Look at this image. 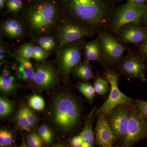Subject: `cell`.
Listing matches in <instances>:
<instances>
[{"mask_svg":"<svg viewBox=\"0 0 147 147\" xmlns=\"http://www.w3.org/2000/svg\"><path fill=\"white\" fill-rule=\"evenodd\" d=\"M117 34L121 42L137 45L147 39V28L140 24H127Z\"/></svg>","mask_w":147,"mask_h":147,"instance_id":"obj_13","label":"cell"},{"mask_svg":"<svg viewBox=\"0 0 147 147\" xmlns=\"http://www.w3.org/2000/svg\"><path fill=\"white\" fill-rule=\"evenodd\" d=\"M89 62L86 60L82 62H80L74 67L72 69L74 75L84 81H88L92 78L93 73Z\"/></svg>","mask_w":147,"mask_h":147,"instance_id":"obj_19","label":"cell"},{"mask_svg":"<svg viewBox=\"0 0 147 147\" xmlns=\"http://www.w3.org/2000/svg\"><path fill=\"white\" fill-rule=\"evenodd\" d=\"M50 55L51 53H48L42 47L34 44L33 58L37 61L43 62Z\"/></svg>","mask_w":147,"mask_h":147,"instance_id":"obj_28","label":"cell"},{"mask_svg":"<svg viewBox=\"0 0 147 147\" xmlns=\"http://www.w3.org/2000/svg\"><path fill=\"white\" fill-rule=\"evenodd\" d=\"M16 55L21 57L30 60L33 58L34 44L32 41L19 45L14 50Z\"/></svg>","mask_w":147,"mask_h":147,"instance_id":"obj_22","label":"cell"},{"mask_svg":"<svg viewBox=\"0 0 147 147\" xmlns=\"http://www.w3.org/2000/svg\"><path fill=\"white\" fill-rule=\"evenodd\" d=\"M30 40L34 45H38L50 53L53 51L57 52L59 48V42L55 33L42 36Z\"/></svg>","mask_w":147,"mask_h":147,"instance_id":"obj_18","label":"cell"},{"mask_svg":"<svg viewBox=\"0 0 147 147\" xmlns=\"http://www.w3.org/2000/svg\"><path fill=\"white\" fill-rule=\"evenodd\" d=\"M12 46L5 41L3 38H0V61L1 63L9 56L13 57L14 52Z\"/></svg>","mask_w":147,"mask_h":147,"instance_id":"obj_25","label":"cell"},{"mask_svg":"<svg viewBox=\"0 0 147 147\" xmlns=\"http://www.w3.org/2000/svg\"><path fill=\"white\" fill-rule=\"evenodd\" d=\"M55 122L61 128L68 131L75 126L79 120L80 110L72 98L63 96L55 100L53 109Z\"/></svg>","mask_w":147,"mask_h":147,"instance_id":"obj_3","label":"cell"},{"mask_svg":"<svg viewBox=\"0 0 147 147\" xmlns=\"http://www.w3.org/2000/svg\"><path fill=\"white\" fill-rule=\"evenodd\" d=\"M29 109H30L26 107L22 108L18 113L17 117V120L18 125L21 127V128L28 131H30V129L31 128L28 118Z\"/></svg>","mask_w":147,"mask_h":147,"instance_id":"obj_24","label":"cell"},{"mask_svg":"<svg viewBox=\"0 0 147 147\" xmlns=\"http://www.w3.org/2000/svg\"><path fill=\"white\" fill-rule=\"evenodd\" d=\"M102 59L110 63H115L119 61L124 53L129 48L121 44L108 32H97Z\"/></svg>","mask_w":147,"mask_h":147,"instance_id":"obj_8","label":"cell"},{"mask_svg":"<svg viewBox=\"0 0 147 147\" xmlns=\"http://www.w3.org/2000/svg\"><path fill=\"white\" fill-rule=\"evenodd\" d=\"M129 113V106L125 103L117 106L108 115L110 126L119 138H124L126 134Z\"/></svg>","mask_w":147,"mask_h":147,"instance_id":"obj_12","label":"cell"},{"mask_svg":"<svg viewBox=\"0 0 147 147\" xmlns=\"http://www.w3.org/2000/svg\"><path fill=\"white\" fill-rule=\"evenodd\" d=\"M83 50L85 60L98 62L104 66H105L102 62L100 44L98 37L90 42H84Z\"/></svg>","mask_w":147,"mask_h":147,"instance_id":"obj_16","label":"cell"},{"mask_svg":"<svg viewBox=\"0 0 147 147\" xmlns=\"http://www.w3.org/2000/svg\"><path fill=\"white\" fill-rule=\"evenodd\" d=\"M13 57L18 63V77L24 79L32 81L34 80L35 72L32 63L28 60L19 57L14 53Z\"/></svg>","mask_w":147,"mask_h":147,"instance_id":"obj_17","label":"cell"},{"mask_svg":"<svg viewBox=\"0 0 147 147\" xmlns=\"http://www.w3.org/2000/svg\"><path fill=\"white\" fill-rule=\"evenodd\" d=\"M12 110L11 103L1 98L0 99V115L1 117L5 116L10 114Z\"/></svg>","mask_w":147,"mask_h":147,"instance_id":"obj_32","label":"cell"},{"mask_svg":"<svg viewBox=\"0 0 147 147\" xmlns=\"http://www.w3.org/2000/svg\"><path fill=\"white\" fill-rule=\"evenodd\" d=\"M147 65L146 62L139 54L130 52L122 59L119 69L121 72L129 79L137 78L145 82Z\"/></svg>","mask_w":147,"mask_h":147,"instance_id":"obj_10","label":"cell"},{"mask_svg":"<svg viewBox=\"0 0 147 147\" xmlns=\"http://www.w3.org/2000/svg\"><path fill=\"white\" fill-rule=\"evenodd\" d=\"M146 6V4L127 1L113 13L110 21L112 30L117 34L127 24H141Z\"/></svg>","mask_w":147,"mask_h":147,"instance_id":"obj_5","label":"cell"},{"mask_svg":"<svg viewBox=\"0 0 147 147\" xmlns=\"http://www.w3.org/2000/svg\"><path fill=\"white\" fill-rule=\"evenodd\" d=\"M34 82L38 86L47 89L53 86L57 80V74L53 65L44 62L35 66Z\"/></svg>","mask_w":147,"mask_h":147,"instance_id":"obj_14","label":"cell"},{"mask_svg":"<svg viewBox=\"0 0 147 147\" xmlns=\"http://www.w3.org/2000/svg\"><path fill=\"white\" fill-rule=\"evenodd\" d=\"M96 144L102 147L113 146L115 139L114 133L105 115H100L96 128Z\"/></svg>","mask_w":147,"mask_h":147,"instance_id":"obj_15","label":"cell"},{"mask_svg":"<svg viewBox=\"0 0 147 147\" xmlns=\"http://www.w3.org/2000/svg\"><path fill=\"white\" fill-rule=\"evenodd\" d=\"M7 0H0V9L1 10L5 7V3Z\"/></svg>","mask_w":147,"mask_h":147,"instance_id":"obj_40","label":"cell"},{"mask_svg":"<svg viewBox=\"0 0 147 147\" xmlns=\"http://www.w3.org/2000/svg\"><path fill=\"white\" fill-rule=\"evenodd\" d=\"M144 81H145V82H146L147 83V79L146 78V77H145V78H144Z\"/></svg>","mask_w":147,"mask_h":147,"instance_id":"obj_43","label":"cell"},{"mask_svg":"<svg viewBox=\"0 0 147 147\" xmlns=\"http://www.w3.org/2000/svg\"><path fill=\"white\" fill-rule=\"evenodd\" d=\"M28 38L26 24L21 14L9 15L3 18L0 23V38L21 42Z\"/></svg>","mask_w":147,"mask_h":147,"instance_id":"obj_9","label":"cell"},{"mask_svg":"<svg viewBox=\"0 0 147 147\" xmlns=\"http://www.w3.org/2000/svg\"><path fill=\"white\" fill-rule=\"evenodd\" d=\"M38 132L43 142L47 144L52 143V133L48 127L45 125H42L38 128Z\"/></svg>","mask_w":147,"mask_h":147,"instance_id":"obj_29","label":"cell"},{"mask_svg":"<svg viewBox=\"0 0 147 147\" xmlns=\"http://www.w3.org/2000/svg\"><path fill=\"white\" fill-rule=\"evenodd\" d=\"M21 15L31 40L55 34L63 14L58 0H36L27 3Z\"/></svg>","mask_w":147,"mask_h":147,"instance_id":"obj_1","label":"cell"},{"mask_svg":"<svg viewBox=\"0 0 147 147\" xmlns=\"http://www.w3.org/2000/svg\"><path fill=\"white\" fill-rule=\"evenodd\" d=\"M105 67V78L110 84V92L108 99L98 110V113L103 115H108L118 105L127 103L131 100V98L124 94L119 89L118 82V74L113 69Z\"/></svg>","mask_w":147,"mask_h":147,"instance_id":"obj_7","label":"cell"},{"mask_svg":"<svg viewBox=\"0 0 147 147\" xmlns=\"http://www.w3.org/2000/svg\"><path fill=\"white\" fill-rule=\"evenodd\" d=\"M147 137V128L145 119L134 110L129 113L128 125L124 138L123 146H131Z\"/></svg>","mask_w":147,"mask_h":147,"instance_id":"obj_11","label":"cell"},{"mask_svg":"<svg viewBox=\"0 0 147 147\" xmlns=\"http://www.w3.org/2000/svg\"><path fill=\"white\" fill-rule=\"evenodd\" d=\"M71 143V145L74 147H80L83 146L84 142L82 137L80 135L72 138Z\"/></svg>","mask_w":147,"mask_h":147,"instance_id":"obj_36","label":"cell"},{"mask_svg":"<svg viewBox=\"0 0 147 147\" xmlns=\"http://www.w3.org/2000/svg\"><path fill=\"white\" fill-rule=\"evenodd\" d=\"M15 78L7 69H3L0 77V88L5 92H10L14 89Z\"/></svg>","mask_w":147,"mask_h":147,"instance_id":"obj_20","label":"cell"},{"mask_svg":"<svg viewBox=\"0 0 147 147\" xmlns=\"http://www.w3.org/2000/svg\"><path fill=\"white\" fill-rule=\"evenodd\" d=\"M145 123H146V126L147 128V118L146 119V120H145Z\"/></svg>","mask_w":147,"mask_h":147,"instance_id":"obj_42","label":"cell"},{"mask_svg":"<svg viewBox=\"0 0 147 147\" xmlns=\"http://www.w3.org/2000/svg\"><path fill=\"white\" fill-rule=\"evenodd\" d=\"M145 26L147 28V5L146 6V8L143 16V20Z\"/></svg>","mask_w":147,"mask_h":147,"instance_id":"obj_38","label":"cell"},{"mask_svg":"<svg viewBox=\"0 0 147 147\" xmlns=\"http://www.w3.org/2000/svg\"><path fill=\"white\" fill-rule=\"evenodd\" d=\"M26 4L24 0H7L5 7L6 14L10 15H18L21 14Z\"/></svg>","mask_w":147,"mask_h":147,"instance_id":"obj_21","label":"cell"},{"mask_svg":"<svg viewBox=\"0 0 147 147\" xmlns=\"http://www.w3.org/2000/svg\"><path fill=\"white\" fill-rule=\"evenodd\" d=\"M28 118L29 123L32 127L34 125L36 119L33 113L30 109H29L28 113Z\"/></svg>","mask_w":147,"mask_h":147,"instance_id":"obj_37","label":"cell"},{"mask_svg":"<svg viewBox=\"0 0 147 147\" xmlns=\"http://www.w3.org/2000/svg\"><path fill=\"white\" fill-rule=\"evenodd\" d=\"M136 104L139 115L145 119L147 118V101L138 100Z\"/></svg>","mask_w":147,"mask_h":147,"instance_id":"obj_33","label":"cell"},{"mask_svg":"<svg viewBox=\"0 0 147 147\" xmlns=\"http://www.w3.org/2000/svg\"><path fill=\"white\" fill-rule=\"evenodd\" d=\"M28 144L30 147H40L42 146V142L36 134H32L29 135L28 138Z\"/></svg>","mask_w":147,"mask_h":147,"instance_id":"obj_34","label":"cell"},{"mask_svg":"<svg viewBox=\"0 0 147 147\" xmlns=\"http://www.w3.org/2000/svg\"><path fill=\"white\" fill-rule=\"evenodd\" d=\"M109 82L106 79H103L101 76H98L94 83L96 93L100 95H104L109 89Z\"/></svg>","mask_w":147,"mask_h":147,"instance_id":"obj_26","label":"cell"},{"mask_svg":"<svg viewBox=\"0 0 147 147\" xmlns=\"http://www.w3.org/2000/svg\"><path fill=\"white\" fill-rule=\"evenodd\" d=\"M78 88L88 100L90 101L93 100L96 92L94 87L90 84L82 83L79 84Z\"/></svg>","mask_w":147,"mask_h":147,"instance_id":"obj_27","label":"cell"},{"mask_svg":"<svg viewBox=\"0 0 147 147\" xmlns=\"http://www.w3.org/2000/svg\"><path fill=\"white\" fill-rule=\"evenodd\" d=\"M63 13L96 32L111 19L110 9L103 0H58Z\"/></svg>","mask_w":147,"mask_h":147,"instance_id":"obj_2","label":"cell"},{"mask_svg":"<svg viewBox=\"0 0 147 147\" xmlns=\"http://www.w3.org/2000/svg\"><path fill=\"white\" fill-rule=\"evenodd\" d=\"M28 3L34 1H36V0H27Z\"/></svg>","mask_w":147,"mask_h":147,"instance_id":"obj_41","label":"cell"},{"mask_svg":"<svg viewBox=\"0 0 147 147\" xmlns=\"http://www.w3.org/2000/svg\"><path fill=\"white\" fill-rule=\"evenodd\" d=\"M138 54L147 63V39L139 44Z\"/></svg>","mask_w":147,"mask_h":147,"instance_id":"obj_35","label":"cell"},{"mask_svg":"<svg viewBox=\"0 0 147 147\" xmlns=\"http://www.w3.org/2000/svg\"><path fill=\"white\" fill-rule=\"evenodd\" d=\"M84 142L82 147L92 146L94 141V133L92 128L91 122L86 124L83 131L80 134Z\"/></svg>","mask_w":147,"mask_h":147,"instance_id":"obj_23","label":"cell"},{"mask_svg":"<svg viewBox=\"0 0 147 147\" xmlns=\"http://www.w3.org/2000/svg\"><path fill=\"white\" fill-rule=\"evenodd\" d=\"M127 2L137 3L146 4V3L147 2V0H127Z\"/></svg>","mask_w":147,"mask_h":147,"instance_id":"obj_39","label":"cell"},{"mask_svg":"<svg viewBox=\"0 0 147 147\" xmlns=\"http://www.w3.org/2000/svg\"><path fill=\"white\" fill-rule=\"evenodd\" d=\"M84 41L79 40L63 45L56 52L59 72L67 77L70 71L81 61Z\"/></svg>","mask_w":147,"mask_h":147,"instance_id":"obj_6","label":"cell"},{"mask_svg":"<svg viewBox=\"0 0 147 147\" xmlns=\"http://www.w3.org/2000/svg\"><path fill=\"white\" fill-rule=\"evenodd\" d=\"M96 32L94 30L63 15L55 34L59 42V49L65 44L93 36Z\"/></svg>","mask_w":147,"mask_h":147,"instance_id":"obj_4","label":"cell"},{"mask_svg":"<svg viewBox=\"0 0 147 147\" xmlns=\"http://www.w3.org/2000/svg\"><path fill=\"white\" fill-rule=\"evenodd\" d=\"M12 135L10 132L5 130L0 131V146L1 147L9 146L12 142Z\"/></svg>","mask_w":147,"mask_h":147,"instance_id":"obj_31","label":"cell"},{"mask_svg":"<svg viewBox=\"0 0 147 147\" xmlns=\"http://www.w3.org/2000/svg\"><path fill=\"white\" fill-rule=\"evenodd\" d=\"M30 106L37 110H43L45 106V102L42 98L38 96L34 95L32 96L29 100Z\"/></svg>","mask_w":147,"mask_h":147,"instance_id":"obj_30","label":"cell"}]
</instances>
